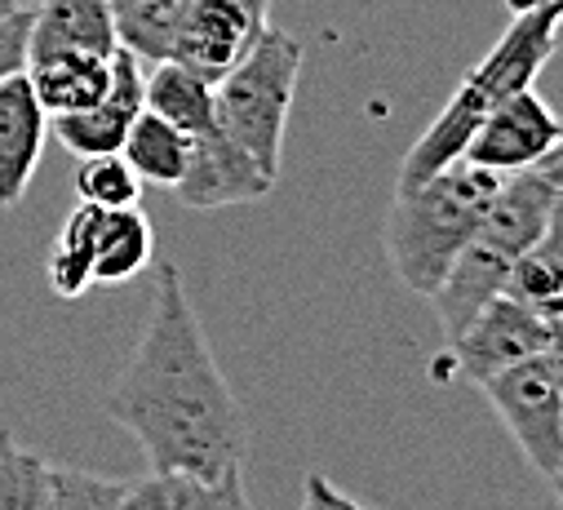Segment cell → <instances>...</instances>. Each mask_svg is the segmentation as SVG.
<instances>
[{
    "label": "cell",
    "instance_id": "cell-14",
    "mask_svg": "<svg viewBox=\"0 0 563 510\" xmlns=\"http://www.w3.org/2000/svg\"><path fill=\"white\" fill-rule=\"evenodd\" d=\"M506 298L523 302L541 320H559L563 315V191H559V200L550 209L545 231L528 244V253L515 263V271L506 280Z\"/></svg>",
    "mask_w": 563,
    "mask_h": 510
},
{
    "label": "cell",
    "instance_id": "cell-13",
    "mask_svg": "<svg viewBox=\"0 0 563 510\" xmlns=\"http://www.w3.org/2000/svg\"><path fill=\"white\" fill-rule=\"evenodd\" d=\"M115 49L120 32L107 0H41L32 10V63L58 54L111 58Z\"/></svg>",
    "mask_w": 563,
    "mask_h": 510
},
{
    "label": "cell",
    "instance_id": "cell-7",
    "mask_svg": "<svg viewBox=\"0 0 563 510\" xmlns=\"http://www.w3.org/2000/svg\"><path fill=\"white\" fill-rule=\"evenodd\" d=\"M271 27V0H191L169 58L187 63L205 80H222Z\"/></svg>",
    "mask_w": 563,
    "mask_h": 510
},
{
    "label": "cell",
    "instance_id": "cell-23",
    "mask_svg": "<svg viewBox=\"0 0 563 510\" xmlns=\"http://www.w3.org/2000/svg\"><path fill=\"white\" fill-rule=\"evenodd\" d=\"M49 462L32 448H19L14 435L0 440V510H45Z\"/></svg>",
    "mask_w": 563,
    "mask_h": 510
},
{
    "label": "cell",
    "instance_id": "cell-29",
    "mask_svg": "<svg viewBox=\"0 0 563 510\" xmlns=\"http://www.w3.org/2000/svg\"><path fill=\"white\" fill-rule=\"evenodd\" d=\"M554 492H559V506H563V466H559V475H554V484H550Z\"/></svg>",
    "mask_w": 563,
    "mask_h": 510
},
{
    "label": "cell",
    "instance_id": "cell-1",
    "mask_svg": "<svg viewBox=\"0 0 563 510\" xmlns=\"http://www.w3.org/2000/svg\"><path fill=\"white\" fill-rule=\"evenodd\" d=\"M107 418L137 440L152 470L196 484L244 479L249 418L174 263L156 267L143 337L107 396Z\"/></svg>",
    "mask_w": 563,
    "mask_h": 510
},
{
    "label": "cell",
    "instance_id": "cell-21",
    "mask_svg": "<svg viewBox=\"0 0 563 510\" xmlns=\"http://www.w3.org/2000/svg\"><path fill=\"white\" fill-rule=\"evenodd\" d=\"M222 501H249L244 497V479L196 484V479L174 475V470H152L147 479L124 484L115 510H205V506H222Z\"/></svg>",
    "mask_w": 563,
    "mask_h": 510
},
{
    "label": "cell",
    "instance_id": "cell-3",
    "mask_svg": "<svg viewBox=\"0 0 563 510\" xmlns=\"http://www.w3.org/2000/svg\"><path fill=\"white\" fill-rule=\"evenodd\" d=\"M559 27H563V14L559 10L515 14L510 27L501 32V41L453 89V98L444 102V111L431 120V130L408 147L395 187H417V182H427L431 174H440L444 165L462 160L466 156V143L475 138V130L488 120V111L501 107L510 93L537 85L541 67L550 63V54L559 45Z\"/></svg>",
    "mask_w": 563,
    "mask_h": 510
},
{
    "label": "cell",
    "instance_id": "cell-11",
    "mask_svg": "<svg viewBox=\"0 0 563 510\" xmlns=\"http://www.w3.org/2000/svg\"><path fill=\"white\" fill-rule=\"evenodd\" d=\"M147 107V63L129 54L124 45L111 54V85L107 93L85 107V111H71V115H54L49 130L54 138L80 160V156H111L124 147L133 120L143 115Z\"/></svg>",
    "mask_w": 563,
    "mask_h": 510
},
{
    "label": "cell",
    "instance_id": "cell-26",
    "mask_svg": "<svg viewBox=\"0 0 563 510\" xmlns=\"http://www.w3.org/2000/svg\"><path fill=\"white\" fill-rule=\"evenodd\" d=\"M298 510H368V506H360V501L346 497L333 479H324L320 470H311L307 484H302V506H298Z\"/></svg>",
    "mask_w": 563,
    "mask_h": 510
},
{
    "label": "cell",
    "instance_id": "cell-2",
    "mask_svg": "<svg viewBox=\"0 0 563 510\" xmlns=\"http://www.w3.org/2000/svg\"><path fill=\"white\" fill-rule=\"evenodd\" d=\"M501 191V174L453 160L417 187H395L386 213V258L395 280L431 298Z\"/></svg>",
    "mask_w": 563,
    "mask_h": 510
},
{
    "label": "cell",
    "instance_id": "cell-9",
    "mask_svg": "<svg viewBox=\"0 0 563 510\" xmlns=\"http://www.w3.org/2000/svg\"><path fill=\"white\" fill-rule=\"evenodd\" d=\"M545 342H550V320H541L537 311H528L523 302L501 293L449 342V359H453L457 377L484 387L488 377H497L532 355H545Z\"/></svg>",
    "mask_w": 563,
    "mask_h": 510
},
{
    "label": "cell",
    "instance_id": "cell-20",
    "mask_svg": "<svg viewBox=\"0 0 563 510\" xmlns=\"http://www.w3.org/2000/svg\"><path fill=\"white\" fill-rule=\"evenodd\" d=\"M107 5H111L120 45L143 63H156V58H169L178 23L191 0H107Z\"/></svg>",
    "mask_w": 563,
    "mask_h": 510
},
{
    "label": "cell",
    "instance_id": "cell-18",
    "mask_svg": "<svg viewBox=\"0 0 563 510\" xmlns=\"http://www.w3.org/2000/svg\"><path fill=\"white\" fill-rule=\"evenodd\" d=\"M120 156L133 165V174L143 178L147 187L174 191L183 182V174H187V160H191V134H183L178 124H169L165 115L143 107V115L133 120Z\"/></svg>",
    "mask_w": 563,
    "mask_h": 510
},
{
    "label": "cell",
    "instance_id": "cell-15",
    "mask_svg": "<svg viewBox=\"0 0 563 510\" xmlns=\"http://www.w3.org/2000/svg\"><path fill=\"white\" fill-rule=\"evenodd\" d=\"M152 253H156V231L143 209L137 204L102 209L98 244H93V285L115 289V285L137 280L152 267Z\"/></svg>",
    "mask_w": 563,
    "mask_h": 510
},
{
    "label": "cell",
    "instance_id": "cell-19",
    "mask_svg": "<svg viewBox=\"0 0 563 510\" xmlns=\"http://www.w3.org/2000/svg\"><path fill=\"white\" fill-rule=\"evenodd\" d=\"M98 222H102V209L98 204H85L76 200V209L67 213L58 240H54V253H49V289L67 302L85 298L93 289V244H98Z\"/></svg>",
    "mask_w": 563,
    "mask_h": 510
},
{
    "label": "cell",
    "instance_id": "cell-6",
    "mask_svg": "<svg viewBox=\"0 0 563 510\" xmlns=\"http://www.w3.org/2000/svg\"><path fill=\"white\" fill-rule=\"evenodd\" d=\"M479 391L488 396L497 422L519 444L528 466L545 484H554V475L563 466V381L550 368V359L532 355V359L488 377Z\"/></svg>",
    "mask_w": 563,
    "mask_h": 510
},
{
    "label": "cell",
    "instance_id": "cell-27",
    "mask_svg": "<svg viewBox=\"0 0 563 510\" xmlns=\"http://www.w3.org/2000/svg\"><path fill=\"white\" fill-rule=\"evenodd\" d=\"M545 359H550V368L559 373V381H563V315L559 320H550V342H545Z\"/></svg>",
    "mask_w": 563,
    "mask_h": 510
},
{
    "label": "cell",
    "instance_id": "cell-31",
    "mask_svg": "<svg viewBox=\"0 0 563 510\" xmlns=\"http://www.w3.org/2000/svg\"><path fill=\"white\" fill-rule=\"evenodd\" d=\"M5 435H10V431H5V426H0V440H5Z\"/></svg>",
    "mask_w": 563,
    "mask_h": 510
},
{
    "label": "cell",
    "instance_id": "cell-24",
    "mask_svg": "<svg viewBox=\"0 0 563 510\" xmlns=\"http://www.w3.org/2000/svg\"><path fill=\"white\" fill-rule=\"evenodd\" d=\"M120 492H124V479H107V475L76 470V466H54L45 510H115Z\"/></svg>",
    "mask_w": 563,
    "mask_h": 510
},
{
    "label": "cell",
    "instance_id": "cell-25",
    "mask_svg": "<svg viewBox=\"0 0 563 510\" xmlns=\"http://www.w3.org/2000/svg\"><path fill=\"white\" fill-rule=\"evenodd\" d=\"M32 67V10L19 5L0 19V85Z\"/></svg>",
    "mask_w": 563,
    "mask_h": 510
},
{
    "label": "cell",
    "instance_id": "cell-8",
    "mask_svg": "<svg viewBox=\"0 0 563 510\" xmlns=\"http://www.w3.org/2000/svg\"><path fill=\"white\" fill-rule=\"evenodd\" d=\"M563 143V120L554 115V107L537 93V89H519L510 93L501 107L488 111V120L475 130V138L466 143L471 165L488 169V174H523L537 169L554 147Z\"/></svg>",
    "mask_w": 563,
    "mask_h": 510
},
{
    "label": "cell",
    "instance_id": "cell-28",
    "mask_svg": "<svg viewBox=\"0 0 563 510\" xmlns=\"http://www.w3.org/2000/svg\"><path fill=\"white\" fill-rule=\"evenodd\" d=\"M537 174H545V178H550V182L563 191V143H559V147H554V152H550V156L537 165Z\"/></svg>",
    "mask_w": 563,
    "mask_h": 510
},
{
    "label": "cell",
    "instance_id": "cell-5",
    "mask_svg": "<svg viewBox=\"0 0 563 510\" xmlns=\"http://www.w3.org/2000/svg\"><path fill=\"white\" fill-rule=\"evenodd\" d=\"M302 71V41L285 27H266L262 41L218 80V120L222 130L271 174L279 178L289 111Z\"/></svg>",
    "mask_w": 563,
    "mask_h": 510
},
{
    "label": "cell",
    "instance_id": "cell-12",
    "mask_svg": "<svg viewBox=\"0 0 563 510\" xmlns=\"http://www.w3.org/2000/svg\"><path fill=\"white\" fill-rule=\"evenodd\" d=\"M45 138L49 115L23 71L0 85V209H14L27 196L36 165L45 156Z\"/></svg>",
    "mask_w": 563,
    "mask_h": 510
},
{
    "label": "cell",
    "instance_id": "cell-10",
    "mask_svg": "<svg viewBox=\"0 0 563 510\" xmlns=\"http://www.w3.org/2000/svg\"><path fill=\"white\" fill-rule=\"evenodd\" d=\"M271 187L275 178L222 130V120H213L209 130L191 134V160L174 196L196 213H213V209L257 204L271 196Z\"/></svg>",
    "mask_w": 563,
    "mask_h": 510
},
{
    "label": "cell",
    "instance_id": "cell-4",
    "mask_svg": "<svg viewBox=\"0 0 563 510\" xmlns=\"http://www.w3.org/2000/svg\"><path fill=\"white\" fill-rule=\"evenodd\" d=\"M554 200H559V187L545 174H537V169H523V174L501 178V191L488 204L484 222L475 226V235L457 253V263L444 276V285L431 293L435 315H440V329H444L449 342L493 298L506 293V280H510L515 263L528 253V244L545 231Z\"/></svg>",
    "mask_w": 563,
    "mask_h": 510
},
{
    "label": "cell",
    "instance_id": "cell-17",
    "mask_svg": "<svg viewBox=\"0 0 563 510\" xmlns=\"http://www.w3.org/2000/svg\"><path fill=\"white\" fill-rule=\"evenodd\" d=\"M27 80L45 107V115H71L93 107L107 85H111V58H93V54H58V58H41L27 67Z\"/></svg>",
    "mask_w": 563,
    "mask_h": 510
},
{
    "label": "cell",
    "instance_id": "cell-22",
    "mask_svg": "<svg viewBox=\"0 0 563 510\" xmlns=\"http://www.w3.org/2000/svg\"><path fill=\"white\" fill-rule=\"evenodd\" d=\"M76 200L98 204V209H129L143 200V178L133 174V165L111 152V156H80L76 174H71Z\"/></svg>",
    "mask_w": 563,
    "mask_h": 510
},
{
    "label": "cell",
    "instance_id": "cell-30",
    "mask_svg": "<svg viewBox=\"0 0 563 510\" xmlns=\"http://www.w3.org/2000/svg\"><path fill=\"white\" fill-rule=\"evenodd\" d=\"M10 10H19V0H0V19H5Z\"/></svg>",
    "mask_w": 563,
    "mask_h": 510
},
{
    "label": "cell",
    "instance_id": "cell-16",
    "mask_svg": "<svg viewBox=\"0 0 563 510\" xmlns=\"http://www.w3.org/2000/svg\"><path fill=\"white\" fill-rule=\"evenodd\" d=\"M147 111L165 115L183 134H200L218 120V85L178 58L147 63Z\"/></svg>",
    "mask_w": 563,
    "mask_h": 510
}]
</instances>
